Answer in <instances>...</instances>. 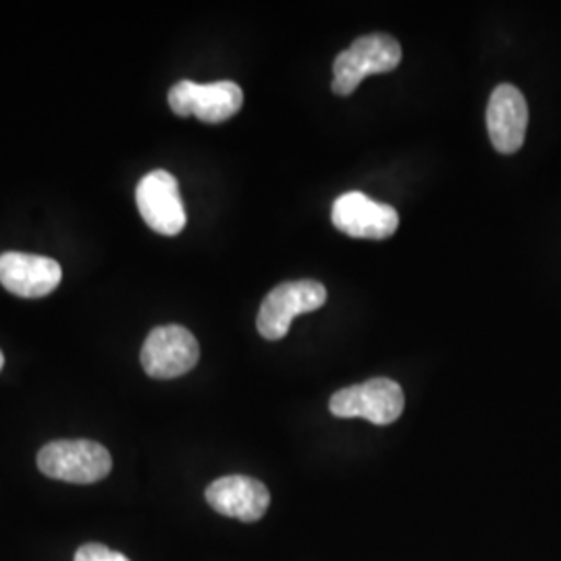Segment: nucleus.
Returning <instances> with one entry per match:
<instances>
[{"label":"nucleus","mask_w":561,"mask_h":561,"mask_svg":"<svg viewBox=\"0 0 561 561\" xmlns=\"http://www.w3.org/2000/svg\"><path fill=\"white\" fill-rule=\"evenodd\" d=\"M42 474L55 481L92 484L102 481L113 470L108 449L88 439H62L46 443L38 451Z\"/></svg>","instance_id":"obj_1"},{"label":"nucleus","mask_w":561,"mask_h":561,"mask_svg":"<svg viewBox=\"0 0 561 561\" xmlns=\"http://www.w3.org/2000/svg\"><path fill=\"white\" fill-rule=\"evenodd\" d=\"M401 62L400 42L389 34H368L345 48L333 62V92L350 96L360 81L375 73H389Z\"/></svg>","instance_id":"obj_2"},{"label":"nucleus","mask_w":561,"mask_h":561,"mask_svg":"<svg viewBox=\"0 0 561 561\" xmlns=\"http://www.w3.org/2000/svg\"><path fill=\"white\" fill-rule=\"evenodd\" d=\"M327 301V289L319 280L301 279L280 283L262 300L256 327L264 340L279 341L289 333L291 321L314 312Z\"/></svg>","instance_id":"obj_3"},{"label":"nucleus","mask_w":561,"mask_h":561,"mask_svg":"<svg viewBox=\"0 0 561 561\" xmlns=\"http://www.w3.org/2000/svg\"><path fill=\"white\" fill-rule=\"evenodd\" d=\"M405 398L400 385L391 379H370L337 391L329 410L337 419H366L373 424H391L403 414Z\"/></svg>","instance_id":"obj_4"},{"label":"nucleus","mask_w":561,"mask_h":561,"mask_svg":"<svg viewBox=\"0 0 561 561\" xmlns=\"http://www.w3.org/2000/svg\"><path fill=\"white\" fill-rule=\"evenodd\" d=\"M140 360L148 377L178 379L198 364L201 345L185 327L162 324L144 341Z\"/></svg>","instance_id":"obj_5"},{"label":"nucleus","mask_w":561,"mask_h":561,"mask_svg":"<svg viewBox=\"0 0 561 561\" xmlns=\"http://www.w3.org/2000/svg\"><path fill=\"white\" fill-rule=\"evenodd\" d=\"M243 92L236 81H178L169 90V106L180 117H198L202 123L217 125L240 113Z\"/></svg>","instance_id":"obj_6"},{"label":"nucleus","mask_w":561,"mask_h":561,"mask_svg":"<svg viewBox=\"0 0 561 561\" xmlns=\"http://www.w3.org/2000/svg\"><path fill=\"white\" fill-rule=\"evenodd\" d=\"M136 202L144 222L161 233L178 236L183 231L187 215L181 201L180 183L167 171H152L141 178L136 190Z\"/></svg>","instance_id":"obj_7"},{"label":"nucleus","mask_w":561,"mask_h":561,"mask_svg":"<svg viewBox=\"0 0 561 561\" xmlns=\"http://www.w3.org/2000/svg\"><path fill=\"white\" fill-rule=\"evenodd\" d=\"M331 221L350 238L387 240L398 231L400 215L393 206L375 202L362 192H347L333 204Z\"/></svg>","instance_id":"obj_8"},{"label":"nucleus","mask_w":561,"mask_h":561,"mask_svg":"<svg viewBox=\"0 0 561 561\" xmlns=\"http://www.w3.org/2000/svg\"><path fill=\"white\" fill-rule=\"evenodd\" d=\"M528 104L520 90L502 83L493 90L486 106V129L495 150L502 154L518 152L526 138Z\"/></svg>","instance_id":"obj_9"},{"label":"nucleus","mask_w":561,"mask_h":561,"mask_svg":"<svg viewBox=\"0 0 561 561\" xmlns=\"http://www.w3.org/2000/svg\"><path fill=\"white\" fill-rule=\"evenodd\" d=\"M60 279L62 268L53 259L23 252L0 254V283L13 296L44 298L59 287Z\"/></svg>","instance_id":"obj_10"},{"label":"nucleus","mask_w":561,"mask_h":561,"mask_svg":"<svg viewBox=\"0 0 561 561\" xmlns=\"http://www.w3.org/2000/svg\"><path fill=\"white\" fill-rule=\"evenodd\" d=\"M206 502L221 516L252 524L266 514L271 493L264 482L243 474H231L206 489Z\"/></svg>","instance_id":"obj_11"},{"label":"nucleus","mask_w":561,"mask_h":561,"mask_svg":"<svg viewBox=\"0 0 561 561\" xmlns=\"http://www.w3.org/2000/svg\"><path fill=\"white\" fill-rule=\"evenodd\" d=\"M76 561H129L119 551H113L101 542H88L78 549Z\"/></svg>","instance_id":"obj_12"},{"label":"nucleus","mask_w":561,"mask_h":561,"mask_svg":"<svg viewBox=\"0 0 561 561\" xmlns=\"http://www.w3.org/2000/svg\"><path fill=\"white\" fill-rule=\"evenodd\" d=\"M2 366H4V356H2V352H0V370H2Z\"/></svg>","instance_id":"obj_13"}]
</instances>
